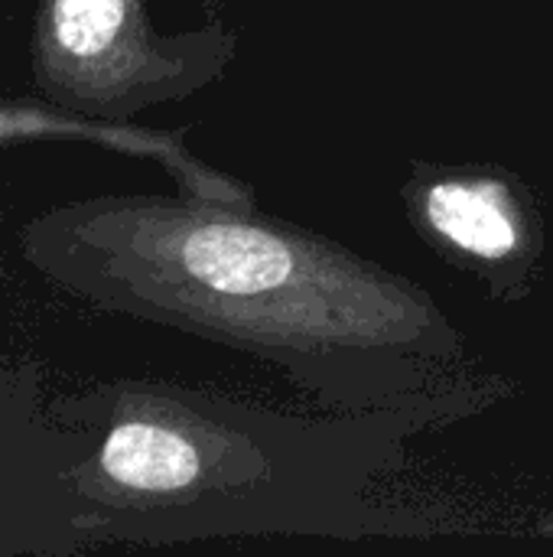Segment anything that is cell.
<instances>
[{"instance_id": "1", "label": "cell", "mask_w": 553, "mask_h": 557, "mask_svg": "<svg viewBox=\"0 0 553 557\" xmlns=\"http://www.w3.org/2000/svg\"><path fill=\"white\" fill-rule=\"evenodd\" d=\"M16 242L65 294L248 352L323 411L414 405L473 375L417 281L257 199L88 196L33 215Z\"/></svg>"}, {"instance_id": "2", "label": "cell", "mask_w": 553, "mask_h": 557, "mask_svg": "<svg viewBox=\"0 0 553 557\" xmlns=\"http://www.w3.org/2000/svg\"><path fill=\"white\" fill-rule=\"evenodd\" d=\"M518 385L466 375L375 411H284L176 382H111L65 405L85 450L68 467L72 529L88 545L212 539L427 535L388 486L411 441L476 418Z\"/></svg>"}, {"instance_id": "3", "label": "cell", "mask_w": 553, "mask_h": 557, "mask_svg": "<svg viewBox=\"0 0 553 557\" xmlns=\"http://www.w3.org/2000/svg\"><path fill=\"white\" fill-rule=\"evenodd\" d=\"M238 46V29L222 16L163 33L150 0H39L29 69L42 101L88 121L130 124L147 108L218 82Z\"/></svg>"}, {"instance_id": "4", "label": "cell", "mask_w": 553, "mask_h": 557, "mask_svg": "<svg viewBox=\"0 0 553 557\" xmlns=\"http://www.w3.org/2000/svg\"><path fill=\"white\" fill-rule=\"evenodd\" d=\"M411 232L489 300L521 304L544 274L548 222L535 186L505 163L411 160L398 186Z\"/></svg>"}, {"instance_id": "5", "label": "cell", "mask_w": 553, "mask_h": 557, "mask_svg": "<svg viewBox=\"0 0 553 557\" xmlns=\"http://www.w3.org/2000/svg\"><path fill=\"white\" fill-rule=\"evenodd\" d=\"M39 137H59V140H81L95 147H108L127 157H143L160 163L176 189L199 193V196H218V199H254V189L209 163H202L186 147V131H150L137 124H108V121H88L78 114H68L49 101L29 104V101H0V147L20 144V140H39Z\"/></svg>"}]
</instances>
